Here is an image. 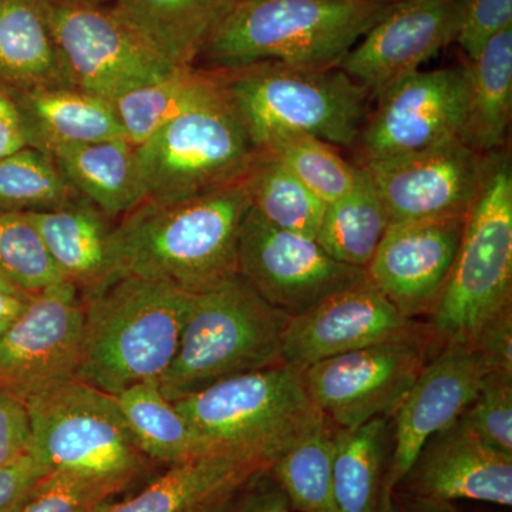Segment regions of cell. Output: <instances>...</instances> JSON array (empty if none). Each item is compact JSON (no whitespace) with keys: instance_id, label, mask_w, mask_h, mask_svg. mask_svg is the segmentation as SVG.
<instances>
[{"instance_id":"6da1fadb","label":"cell","mask_w":512,"mask_h":512,"mask_svg":"<svg viewBox=\"0 0 512 512\" xmlns=\"http://www.w3.org/2000/svg\"><path fill=\"white\" fill-rule=\"evenodd\" d=\"M248 208L244 183L188 200L141 202L114 227L116 279H158L190 293L214 288L238 274Z\"/></svg>"},{"instance_id":"7a4b0ae2","label":"cell","mask_w":512,"mask_h":512,"mask_svg":"<svg viewBox=\"0 0 512 512\" xmlns=\"http://www.w3.org/2000/svg\"><path fill=\"white\" fill-rule=\"evenodd\" d=\"M82 298L76 379L111 396L160 382L177 353L194 293L167 281L121 276Z\"/></svg>"},{"instance_id":"3957f363","label":"cell","mask_w":512,"mask_h":512,"mask_svg":"<svg viewBox=\"0 0 512 512\" xmlns=\"http://www.w3.org/2000/svg\"><path fill=\"white\" fill-rule=\"evenodd\" d=\"M389 5L379 0H242L197 63L207 70L262 62L332 69Z\"/></svg>"},{"instance_id":"277c9868","label":"cell","mask_w":512,"mask_h":512,"mask_svg":"<svg viewBox=\"0 0 512 512\" xmlns=\"http://www.w3.org/2000/svg\"><path fill=\"white\" fill-rule=\"evenodd\" d=\"M210 72L258 151L285 134H309L332 146H353L372 99L339 67L262 62Z\"/></svg>"},{"instance_id":"5b68a950","label":"cell","mask_w":512,"mask_h":512,"mask_svg":"<svg viewBox=\"0 0 512 512\" xmlns=\"http://www.w3.org/2000/svg\"><path fill=\"white\" fill-rule=\"evenodd\" d=\"M512 308V165L507 148L481 157L476 198L464 220L456 262L429 323L436 349L471 345Z\"/></svg>"},{"instance_id":"8992f818","label":"cell","mask_w":512,"mask_h":512,"mask_svg":"<svg viewBox=\"0 0 512 512\" xmlns=\"http://www.w3.org/2000/svg\"><path fill=\"white\" fill-rule=\"evenodd\" d=\"M288 320L238 274L194 293L173 363L158 382L161 393L178 402L229 377L281 365Z\"/></svg>"},{"instance_id":"52a82bcc","label":"cell","mask_w":512,"mask_h":512,"mask_svg":"<svg viewBox=\"0 0 512 512\" xmlns=\"http://www.w3.org/2000/svg\"><path fill=\"white\" fill-rule=\"evenodd\" d=\"M23 402L32 433L29 453L50 471L96 478L123 493L146 476L150 460L141 453L116 397L74 377Z\"/></svg>"},{"instance_id":"ba28073f","label":"cell","mask_w":512,"mask_h":512,"mask_svg":"<svg viewBox=\"0 0 512 512\" xmlns=\"http://www.w3.org/2000/svg\"><path fill=\"white\" fill-rule=\"evenodd\" d=\"M174 403L211 453L248 450L271 463L325 417L303 370L286 363L229 377Z\"/></svg>"},{"instance_id":"9c48e42d","label":"cell","mask_w":512,"mask_h":512,"mask_svg":"<svg viewBox=\"0 0 512 512\" xmlns=\"http://www.w3.org/2000/svg\"><path fill=\"white\" fill-rule=\"evenodd\" d=\"M258 156L218 83L136 147L144 195L153 201L188 200L244 183Z\"/></svg>"},{"instance_id":"30bf717a","label":"cell","mask_w":512,"mask_h":512,"mask_svg":"<svg viewBox=\"0 0 512 512\" xmlns=\"http://www.w3.org/2000/svg\"><path fill=\"white\" fill-rule=\"evenodd\" d=\"M436 349L430 325L414 322L393 338L305 367L309 396L338 429L389 419Z\"/></svg>"},{"instance_id":"8fae6325","label":"cell","mask_w":512,"mask_h":512,"mask_svg":"<svg viewBox=\"0 0 512 512\" xmlns=\"http://www.w3.org/2000/svg\"><path fill=\"white\" fill-rule=\"evenodd\" d=\"M47 23L77 89L114 101L183 67L157 55L109 6L42 0Z\"/></svg>"},{"instance_id":"7c38bea8","label":"cell","mask_w":512,"mask_h":512,"mask_svg":"<svg viewBox=\"0 0 512 512\" xmlns=\"http://www.w3.org/2000/svg\"><path fill=\"white\" fill-rule=\"evenodd\" d=\"M238 275L268 305L293 318L367 271L336 261L316 239L276 228L249 207L239 231Z\"/></svg>"},{"instance_id":"4fadbf2b","label":"cell","mask_w":512,"mask_h":512,"mask_svg":"<svg viewBox=\"0 0 512 512\" xmlns=\"http://www.w3.org/2000/svg\"><path fill=\"white\" fill-rule=\"evenodd\" d=\"M84 323L82 293L69 281L29 296L25 311L0 335V390L25 400L74 379Z\"/></svg>"},{"instance_id":"5bb4252c","label":"cell","mask_w":512,"mask_h":512,"mask_svg":"<svg viewBox=\"0 0 512 512\" xmlns=\"http://www.w3.org/2000/svg\"><path fill=\"white\" fill-rule=\"evenodd\" d=\"M466 99V66L416 70L397 80L377 97L376 109L362 128V163L460 138Z\"/></svg>"},{"instance_id":"9a60e30c","label":"cell","mask_w":512,"mask_h":512,"mask_svg":"<svg viewBox=\"0 0 512 512\" xmlns=\"http://www.w3.org/2000/svg\"><path fill=\"white\" fill-rule=\"evenodd\" d=\"M481 154L460 138L366 161L389 225L466 218L480 181Z\"/></svg>"},{"instance_id":"2e32d148","label":"cell","mask_w":512,"mask_h":512,"mask_svg":"<svg viewBox=\"0 0 512 512\" xmlns=\"http://www.w3.org/2000/svg\"><path fill=\"white\" fill-rule=\"evenodd\" d=\"M491 372L485 357L463 343L443 346L427 362L393 414L394 444L380 505L393 500L394 491L409 474L427 441L456 423Z\"/></svg>"},{"instance_id":"e0dca14e","label":"cell","mask_w":512,"mask_h":512,"mask_svg":"<svg viewBox=\"0 0 512 512\" xmlns=\"http://www.w3.org/2000/svg\"><path fill=\"white\" fill-rule=\"evenodd\" d=\"M461 0H397L343 57L339 69L377 99L456 40Z\"/></svg>"},{"instance_id":"ac0fdd59","label":"cell","mask_w":512,"mask_h":512,"mask_svg":"<svg viewBox=\"0 0 512 512\" xmlns=\"http://www.w3.org/2000/svg\"><path fill=\"white\" fill-rule=\"evenodd\" d=\"M466 218L389 225L367 266L370 281L404 318L433 315L446 289Z\"/></svg>"},{"instance_id":"d6986e66","label":"cell","mask_w":512,"mask_h":512,"mask_svg":"<svg viewBox=\"0 0 512 512\" xmlns=\"http://www.w3.org/2000/svg\"><path fill=\"white\" fill-rule=\"evenodd\" d=\"M414 322L404 318L366 275L309 311L289 318L282 357L286 365L305 369L393 338Z\"/></svg>"},{"instance_id":"ffe728a7","label":"cell","mask_w":512,"mask_h":512,"mask_svg":"<svg viewBox=\"0 0 512 512\" xmlns=\"http://www.w3.org/2000/svg\"><path fill=\"white\" fill-rule=\"evenodd\" d=\"M402 484L424 504L467 500L511 507L512 454L487 446L456 421L427 441Z\"/></svg>"},{"instance_id":"44dd1931","label":"cell","mask_w":512,"mask_h":512,"mask_svg":"<svg viewBox=\"0 0 512 512\" xmlns=\"http://www.w3.org/2000/svg\"><path fill=\"white\" fill-rule=\"evenodd\" d=\"M271 461L248 450H222L168 467L163 476L100 512H227Z\"/></svg>"},{"instance_id":"7402d4cb","label":"cell","mask_w":512,"mask_h":512,"mask_svg":"<svg viewBox=\"0 0 512 512\" xmlns=\"http://www.w3.org/2000/svg\"><path fill=\"white\" fill-rule=\"evenodd\" d=\"M25 214L42 235L59 271L82 296L116 281L114 227L92 202L80 197L57 210Z\"/></svg>"},{"instance_id":"603a6c76","label":"cell","mask_w":512,"mask_h":512,"mask_svg":"<svg viewBox=\"0 0 512 512\" xmlns=\"http://www.w3.org/2000/svg\"><path fill=\"white\" fill-rule=\"evenodd\" d=\"M25 127L28 146L50 156L76 144L126 138L111 101L77 87H40L8 93Z\"/></svg>"},{"instance_id":"cb8c5ba5","label":"cell","mask_w":512,"mask_h":512,"mask_svg":"<svg viewBox=\"0 0 512 512\" xmlns=\"http://www.w3.org/2000/svg\"><path fill=\"white\" fill-rule=\"evenodd\" d=\"M242 0H116L110 9L175 67H195L202 49Z\"/></svg>"},{"instance_id":"d4e9b609","label":"cell","mask_w":512,"mask_h":512,"mask_svg":"<svg viewBox=\"0 0 512 512\" xmlns=\"http://www.w3.org/2000/svg\"><path fill=\"white\" fill-rule=\"evenodd\" d=\"M76 87L47 23L42 0H0V90Z\"/></svg>"},{"instance_id":"484cf974","label":"cell","mask_w":512,"mask_h":512,"mask_svg":"<svg viewBox=\"0 0 512 512\" xmlns=\"http://www.w3.org/2000/svg\"><path fill=\"white\" fill-rule=\"evenodd\" d=\"M74 190L107 218H123L144 200L136 147L126 138L76 144L50 153Z\"/></svg>"},{"instance_id":"4316f807","label":"cell","mask_w":512,"mask_h":512,"mask_svg":"<svg viewBox=\"0 0 512 512\" xmlns=\"http://www.w3.org/2000/svg\"><path fill=\"white\" fill-rule=\"evenodd\" d=\"M467 99L460 140L476 153L505 147L512 111V26L467 60Z\"/></svg>"},{"instance_id":"83f0119b","label":"cell","mask_w":512,"mask_h":512,"mask_svg":"<svg viewBox=\"0 0 512 512\" xmlns=\"http://www.w3.org/2000/svg\"><path fill=\"white\" fill-rule=\"evenodd\" d=\"M387 228L382 200L369 171L360 164L353 187L326 204L316 241L336 261L366 269Z\"/></svg>"},{"instance_id":"f1b7e54d","label":"cell","mask_w":512,"mask_h":512,"mask_svg":"<svg viewBox=\"0 0 512 512\" xmlns=\"http://www.w3.org/2000/svg\"><path fill=\"white\" fill-rule=\"evenodd\" d=\"M114 397L148 460L171 467L211 453L158 382L138 383Z\"/></svg>"},{"instance_id":"f546056e","label":"cell","mask_w":512,"mask_h":512,"mask_svg":"<svg viewBox=\"0 0 512 512\" xmlns=\"http://www.w3.org/2000/svg\"><path fill=\"white\" fill-rule=\"evenodd\" d=\"M336 430L326 417L313 424L275 458L269 474L282 488L292 510L338 512L333 497Z\"/></svg>"},{"instance_id":"4dcf8cb0","label":"cell","mask_w":512,"mask_h":512,"mask_svg":"<svg viewBox=\"0 0 512 512\" xmlns=\"http://www.w3.org/2000/svg\"><path fill=\"white\" fill-rule=\"evenodd\" d=\"M387 439L384 417L336 430L333 497L338 512H379Z\"/></svg>"},{"instance_id":"1f68e13d","label":"cell","mask_w":512,"mask_h":512,"mask_svg":"<svg viewBox=\"0 0 512 512\" xmlns=\"http://www.w3.org/2000/svg\"><path fill=\"white\" fill-rule=\"evenodd\" d=\"M217 86L210 70L183 67L157 82L111 101L127 140L134 147L204 99Z\"/></svg>"},{"instance_id":"d6a6232c","label":"cell","mask_w":512,"mask_h":512,"mask_svg":"<svg viewBox=\"0 0 512 512\" xmlns=\"http://www.w3.org/2000/svg\"><path fill=\"white\" fill-rule=\"evenodd\" d=\"M249 207L269 224L316 239L326 204L268 154L258 160L244 181Z\"/></svg>"},{"instance_id":"836d02e7","label":"cell","mask_w":512,"mask_h":512,"mask_svg":"<svg viewBox=\"0 0 512 512\" xmlns=\"http://www.w3.org/2000/svg\"><path fill=\"white\" fill-rule=\"evenodd\" d=\"M52 157L26 147L0 160V211L57 210L79 200Z\"/></svg>"},{"instance_id":"e575fe53","label":"cell","mask_w":512,"mask_h":512,"mask_svg":"<svg viewBox=\"0 0 512 512\" xmlns=\"http://www.w3.org/2000/svg\"><path fill=\"white\" fill-rule=\"evenodd\" d=\"M259 153L275 158L325 204L345 195L356 181V165L349 164L332 144L309 134H285Z\"/></svg>"},{"instance_id":"d590c367","label":"cell","mask_w":512,"mask_h":512,"mask_svg":"<svg viewBox=\"0 0 512 512\" xmlns=\"http://www.w3.org/2000/svg\"><path fill=\"white\" fill-rule=\"evenodd\" d=\"M0 269L29 295L66 281L25 212L0 211Z\"/></svg>"},{"instance_id":"8d00e7d4","label":"cell","mask_w":512,"mask_h":512,"mask_svg":"<svg viewBox=\"0 0 512 512\" xmlns=\"http://www.w3.org/2000/svg\"><path fill=\"white\" fill-rule=\"evenodd\" d=\"M458 423L484 444L512 454V373L491 372Z\"/></svg>"},{"instance_id":"74e56055","label":"cell","mask_w":512,"mask_h":512,"mask_svg":"<svg viewBox=\"0 0 512 512\" xmlns=\"http://www.w3.org/2000/svg\"><path fill=\"white\" fill-rule=\"evenodd\" d=\"M123 493L116 485L70 471H50L20 512H100Z\"/></svg>"},{"instance_id":"f35d334b","label":"cell","mask_w":512,"mask_h":512,"mask_svg":"<svg viewBox=\"0 0 512 512\" xmlns=\"http://www.w3.org/2000/svg\"><path fill=\"white\" fill-rule=\"evenodd\" d=\"M512 26V0H461L456 40L467 60L476 59L488 40Z\"/></svg>"},{"instance_id":"ab89813d","label":"cell","mask_w":512,"mask_h":512,"mask_svg":"<svg viewBox=\"0 0 512 512\" xmlns=\"http://www.w3.org/2000/svg\"><path fill=\"white\" fill-rule=\"evenodd\" d=\"M50 473L30 453L0 466V512H20L37 484Z\"/></svg>"},{"instance_id":"60d3db41","label":"cell","mask_w":512,"mask_h":512,"mask_svg":"<svg viewBox=\"0 0 512 512\" xmlns=\"http://www.w3.org/2000/svg\"><path fill=\"white\" fill-rule=\"evenodd\" d=\"M30 421L23 399L0 390V466L29 453Z\"/></svg>"},{"instance_id":"b9f144b4","label":"cell","mask_w":512,"mask_h":512,"mask_svg":"<svg viewBox=\"0 0 512 512\" xmlns=\"http://www.w3.org/2000/svg\"><path fill=\"white\" fill-rule=\"evenodd\" d=\"M471 346L485 357L493 372L512 373V308L491 319Z\"/></svg>"},{"instance_id":"7bdbcfd3","label":"cell","mask_w":512,"mask_h":512,"mask_svg":"<svg viewBox=\"0 0 512 512\" xmlns=\"http://www.w3.org/2000/svg\"><path fill=\"white\" fill-rule=\"evenodd\" d=\"M227 512H292V507L268 470L256 476L238 494Z\"/></svg>"},{"instance_id":"ee69618b","label":"cell","mask_w":512,"mask_h":512,"mask_svg":"<svg viewBox=\"0 0 512 512\" xmlns=\"http://www.w3.org/2000/svg\"><path fill=\"white\" fill-rule=\"evenodd\" d=\"M28 146L25 127L15 101L0 90V160Z\"/></svg>"},{"instance_id":"f6af8a7d","label":"cell","mask_w":512,"mask_h":512,"mask_svg":"<svg viewBox=\"0 0 512 512\" xmlns=\"http://www.w3.org/2000/svg\"><path fill=\"white\" fill-rule=\"evenodd\" d=\"M30 295H13V293L0 292V323L9 325L18 318L20 313L25 311Z\"/></svg>"},{"instance_id":"bcb514c9","label":"cell","mask_w":512,"mask_h":512,"mask_svg":"<svg viewBox=\"0 0 512 512\" xmlns=\"http://www.w3.org/2000/svg\"><path fill=\"white\" fill-rule=\"evenodd\" d=\"M0 292L13 293V295H29V293L23 292L22 289L13 284L2 269H0Z\"/></svg>"},{"instance_id":"7dc6e473","label":"cell","mask_w":512,"mask_h":512,"mask_svg":"<svg viewBox=\"0 0 512 512\" xmlns=\"http://www.w3.org/2000/svg\"><path fill=\"white\" fill-rule=\"evenodd\" d=\"M379 512H406L403 511L402 508L397 507L396 503H394V497L392 501H389V503L380 505Z\"/></svg>"},{"instance_id":"c3c4849f","label":"cell","mask_w":512,"mask_h":512,"mask_svg":"<svg viewBox=\"0 0 512 512\" xmlns=\"http://www.w3.org/2000/svg\"><path fill=\"white\" fill-rule=\"evenodd\" d=\"M92 2L94 3H97V5H101V6H110L113 5L114 2H116V0H92Z\"/></svg>"},{"instance_id":"681fc988","label":"cell","mask_w":512,"mask_h":512,"mask_svg":"<svg viewBox=\"0 0 512 512\" xmlns=\"http://www.w3.org/2000/svg\"><path fill=\"white\" fill-rule=\"evenodd\" d=\"M9 325H10V323H9ZM9 325H6V323H0V335H2L3 330L8 328Z\"/></svg>"},{"instance_id":"f907efd6","label":"cell","mask_w":512,"mask_h":512,"mask_svg":"<svg viewBox=\"0 0 512 512\" xmlns=\"http://www.w3.org/2000/svg\"><path fill=\"white\" fill-rule=\"evenodd\" d=\"M379 2H383V3H393V2H397V0H379Z\"/></svg>"}]
</instances>
